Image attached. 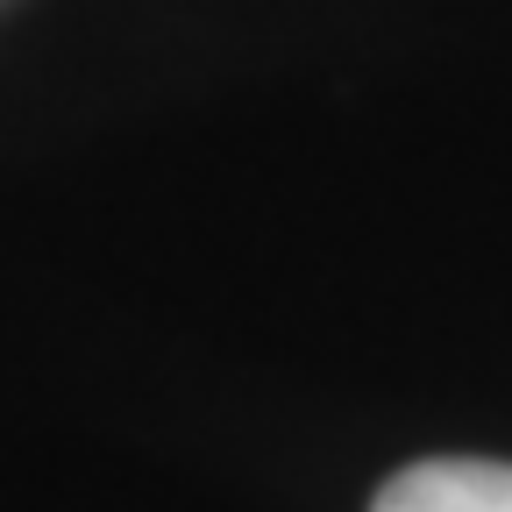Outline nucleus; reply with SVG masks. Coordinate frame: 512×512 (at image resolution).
Listing matches in <instances>:
<instances>
[{
	"label": "nucleus",
	"instance_id": "f257e3e1",
	"mask_svg": "<svg viewBox=\"0 0 512 512\" xmlns=\"http://www.w3.org/2000/svg\"><path fill=\"white\" fill-rule=\"evenodd\" d=\"M370 512H512V463H477V456L413 463L377 491Z\"/></svg>",
	"mask_w": 512,
	"mask_h": 512
}]
</instances>
